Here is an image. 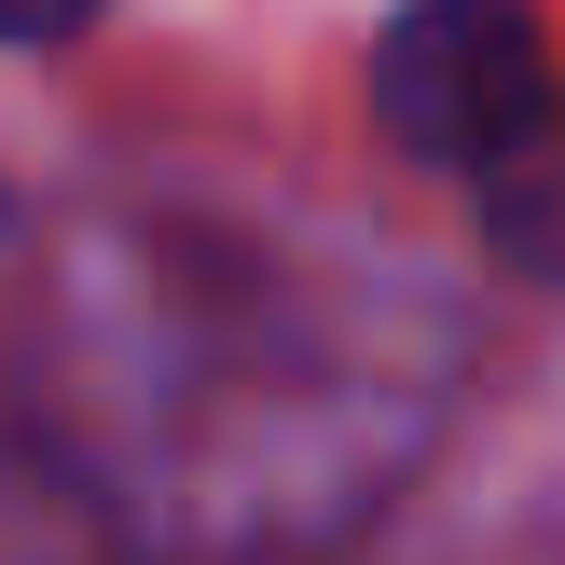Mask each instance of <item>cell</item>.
<instances>
[{"mask_svg": "<svg viewBox=\"0 0 565 565\" xmlns=\"http://www.w3.org/2000/svg\"><path fill=\"white\" fill-rule=\"evenodd\" d=\"M469 207H483V235L511 248L524 276H565V97L539 110V125L511 138V152L483 166V180H456Z\"/></svg>", "mask_w": 565, "mask_h": 565, "instance_id": "obj_3", "label": "cell"}, {"mask_svg": "<svg viewBox=\"0 0 565 565\" xmlns=\"http://www.w3.org/2000/svg\"><path fill=\"white\" fill-rule=\"evenodd\" d=\"M552 97H565V70L524 0H414L373 42V125L441 180H483Z\"/></svg>", "mask_w": 565, "mask_h": 565, "instance_id": "obj_1", "label": "cell"}, {"mask_svg": "<svg viewBox=\"0 0 565 565\" xmlns=\"http://www.w3.org/2000/svg\"><path fill=\"white\" fill-rule=\"evenodd\" d=\"M0 565H138V524L110 511L97 469L0 441Z\"/></svg>", "mask_w": 565, "mask_h": 565, "instance_id": "obj_2", "label": "cell"}, {"mask_svg": "<svg viewBox=\"0 0 565 565\" xmlns=\"http://www.w3.org/2000/svg\"><path fill=\"white\" fill-rule=\"evenodd\" d=\"M83 14H110V0H0V42H70Z\"/></svg>", "mask_w": 565, "mask_h": 565, "instance_id": "obj_4", "label": "cell"}]
</instances>
